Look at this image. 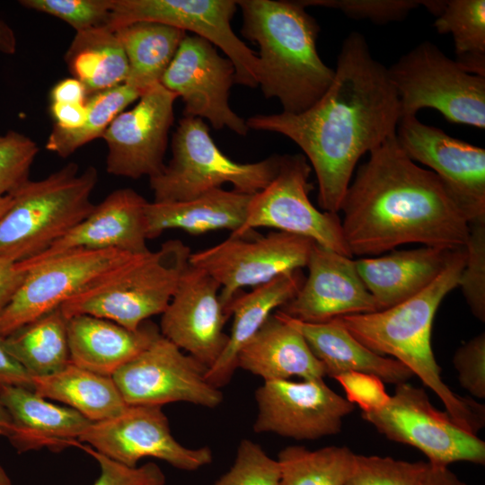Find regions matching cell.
Instances as JSON below:
<instances>
[{
    "label": "cell",
    "mask_w": 485,
    "mask_h": 485,
    "mask_svg": "<svg viewBox=\"0 0 485 485\" xmlns=\"http://www.w3.org/2000/svg\"><path fill=\"white\" fill-rule=\"evenodd\" d=\"M356 454L347 446L331 445L309 450L290 445L278 454L279 485H345Z\"/></svg>",
    "instance_id": "836d02e7"
},
{
    "label": "cell",
    "mask_w": 485,
    "mask_h": 485,
    "mask_svg": "<svg viewBox=\"0 0 485 485\" xmlns=\"http://www.w3.org/2000/svg\"><path fill=\"white\" fill-rule=\"evenodd\" d=\"M19 4L55 16L80 32L108 26L112 0H21Z\"/></svg>",
    "instance_id": "ab89813d"
},
{
    "label": "cell",
    "mask_w": 485,
    "mask_h": 485,
    "mask_svg": "<svg viewBox=\"0 0 485 485\" xmlns=\"http://www.w3.org/2000/svg\"><path fill=\"white\" fill-rule=\"evenodd\" d=\"M340 211L345 241L361 257L408 243L454 250L469 236L468 220L441 180L409 158L396 135L369 153Z\"/></svg>",
    "instance_id": "7a4b0ae2"
},
{
    "label": "cell",
    "mask_w": 485,
    "mask_h": 485,
    "mask_svg": "<svg viewBox=\"0 0 485 485\" xmlns=\"http://www.w3.org/2000/svg\"><path fill=\"white\" fill-rule=\"evenodd\" d=\"M256 433H275L296 440L335 435L354 404L331 390L323 379L266 381L255 392Z\"/></svg>",
    "instance_id": "ac0fdd59"
},
{
    "label": "cell",
    "mask_w": 485,
    "mask_h": 485,
    "mask_svg": "<svg viewBox=\"0 0 485 485\" xmlns=\"http://www.w3.org/2000/svg\"><path fill=\"white\" fill-rule=\"evenodd\" d=\"M190 253L181 240H169L155 251L133 254L87 284L60 309L67 319L88 314L137 330L164 312Z\"/></svg>",
    "instance_id": "5b68a950"
},
{
    "label": "cell",
    "mask_w": 485,
    "mask_h": 485,
    "mask_svg": "<svg viewBox=\"0 0 485 485\" xmlns=\"http://www.w3.org/2000/svg\"><path fill=\"white\" fill-rule=\"evenodd\" d=\"M17 40L13 29L0 19V52L13 55L16 52Z\"/></svg>",
    "instance_id": "816d5d0a"
},
{
    "label": "cell",
    "mask_w": 485,
    "mask_h": 485,
    "mask_svg": "<svg viewBox=\"0 0 485 485\" xmlns=\"http://www.w3.org/2000/svg\"><path fill=\"white\" fill-rule=\"evenodd\" d=\"M427 463L356 454L345 485H419Z\"/></svg>",
    "instance_id": "8d00e7d4"
},
{
    "label": "cell",
    "mask_w": 485,
    "mask_h": 485,
    "mask_svg": "<svg viewBox=\"0 0 485 485\" xmlns=\"http://www.w3.org/2000/svg\"><path fill=\"white\" fill-rule=\"evenodd\" d=\"M32 390L68 405L93 422L113 418L128 406L111 377L71 362L54 374L32 377Z\"/></svg>",
    "instance_id": "f546056e"
},
{
    "label": "cell",
    "mask_w": 485,
    "mask_h": 485,
    "mask_svg": "<svg viewBox=\"0 0 485 485\" xmlns=\"http://www.w3.org/2000/svg\"><path fill=\"white\" fill-rule=\"evenodd\" d=\"M313 243L309 238L279 231L254 239L250 235L230 236L216 245L190 253L189 263L219 283V299L225 311L242 288H253L306 267Z\"/></svg>",
    "instance_id": "8fae6325"
},
{
    "label": "cell",
    "mask_w": 485,
    "mask_h": 485,
    "mask_svg": "<svg viewBox=\"0 0 485 485\" xmlns=\"http://www.w3.org/2000/svg\"><path fill=\"white\" fill-rule=\"evenodd\" d=\"M251 196L219 188L188 201L147 202V240L168 229H181L194 235L222 229L234 233L246 219Z\"/></svg>",
    "instance_id": "f1b7e54d"
},
{
    "label": "cell",
    "mask_w": 485,
    "mask_h": 485,
    "mask_svg": "<svg viewBox=\"0 0 485 485\" xmlns=\"http://www.w3.org/2000/svg\"><path fill=\"white\" fill-rule=\"evenodd\" d=\"M401 107L388 67L375 59L363 34L343 40L333 80L300 113L255 115L249 129L279 133L304 152L318 182V203L338 214L359 159L396 135Z\"/></svg>",
    "instance_id": "6da1fadb"
},
{
    "label": "cell",
    "mask_w": 485,
    "mask_h": 485,
    "mask_svg": "<svg viewBox=\"0 0 485 485\" xmlns=\"http://www.w3.org/2000/svg\"><path fill=\"white\" fill-rule=\"evenodd\" d=\"M98 171L69 163L40 181H28L0 216V257L16 263L34 258L84 220L95 204Z\"/></svg>",
    "instance_id": "8992f818"
},
{
    "label": "cell",
    "mask_w": 485,
    "mask_h": 485,
    "mask_svg": "<svg viewBox=\"0 0 485 485\" xmlns=\"http://www.w3.org/2000/svg\"><path fill=\"white\" fill-rule=\"evenodd\" d=\"M362 418L387 438L419 450L430 464L485 463L484 441L436 409L423 388L408 382L396 384L385 407L362 412Z\"/></svg>",
    "instance_id": "30bf717a"
},
{
    "label": "cell",
    "mask_w": 485,
    "mask_h": 485,
    "mask_svg": "<svg viewBox=\"0 0 485 485\" xmlns=\"http://www.w3.org/2000/svg\"><path fill=\"white\" fill-rule=\"evenodd\" d=\"M234 66L207 40L186 35L160 84L181 97L184 117L207 119L216 129L227 128L240 136L249 130L246 121L229 105Z\"/></svg>",
    "instance_id": "2e32d148"
},
{
    "label": "cell",
    "mask_w": 485,
    "mask_h": 485,
    "mask_svg": "<svg viewBox=\"0 0 485 485\" xmlns=\"http://www.w3.org/2000/svg\"><path fill=\"white\" fill-rule=\"evenodd\" d=\"M13 203L11 196L0 197V216H3Z\"/></svg>",
    "instance_id": "db71d44e"
},
{
    "label": "cell",
    "mask_w": 485,
    "mask_h": 485,
    "mask_svg": "<svg viewBox=\"0 0 485 485\" xmlns=\"http://www.w3.org/2000/svg\"><path fill=\"white\" fill-rule=\"evenodd\" d=\"M452 249L422 246L355 260L379 310L392 307L428 287L445 269Z\"/></svg>",
    "instance_id": "d4e9b609"
},
{
    "label": "cell",
    "mask_w": 485,
    "mask_h": 485,
    "mask_svg": "<svg viewBox=\"0 0 485 485\" xmlns=\"http://www.w3.org/2000/svg\"><path fill=\"white\" fill-rule=\"evenodd\" d=\"M80 448L90 454L99 463L101 474L93 485H165V475L154 463L129 467L114 461L89 445Z\"/></svg>",
    "instance_id": "7bdbcfd3"
},
{
    "label": "cell",
    "mask_w": 485,
    "mask_h": 485,
    "mask_svg": "<svg viewBox=\"0 0 485 485\" xmlns=\"http://www.w3.org/2000/svg\"><path fill=\"white\" fill-rule=\"evenodd\" d=\"M2 385L21 386L32 390L31 376L5 349L0 337V386Z\"/></svg>",
    "instance_id": "bcb514c9"
},
{
    "label": "cell",
    "mask_w": 485,
    "mask_h": 485,
    "mask_svg": "<svg viewBox=\"0 0 485 485\" xmlns=\"http://www.w3.org/2000/svg\"><path fill=\"white\" fill-rule=\"evenodd\" d=\"M275 313L303 335L314 356L322 363L326 375L333 378L341 373L357 371L395 384L413 376L411 371L398 360L380 356L360 343L337 319L309 323L290 318L278 310Z\"/></svg>",
    "instance_id": "83f0119b"
},
{
    "label": "cell",
    "mask_w": 485,
    "mask_h": 485,
    "mask_svg": "<svg viewBox=\"0 0 485 485\" xmlns=\"http://www.w3.org/2000/svg\"><path fill=\"white\" fill-rule=\"evenodd\" d=\"M419 485H467L447 466H437L427 463Z\"/></svg>",
    "instance_id": "f907efd6"
},
{
    "label": "cell",
    "mask_w": 485,
    "mask_h": 485,
    "mask_svg": "<svg viewBox=\"0 0 485 485\" xmlns=\"http://www.w3.org/2000/svg\"><path fill=\"white\" fill-rule=\"evenodd\" d=\"M79 442L129 467L144 457H154L191 472L213 461L208 446L189 448L174 438L161 406L128 405L113 418L93 422Z\"/></svg>",
    "instance_id": "5bb4252c"
},
{
    "label": "cell",
    "mask_w": 485,
    "mask_h": 485,
    "mask_svg": "<svg viewBox=\"0 0 485 485\" xmlns=\"http://www.w3.org/2000/svg\"><path fill=\"white\" fill-rule=\"evenodd\" d=\"M280 467L261 446L242 439L230 469L210 485H279Z\"/></svg>",
    "instance_id": "74e56055"
},
{
    "label": "cell",
    "mask_w": 485,
    "mask_h": 485,
    "mask_svg": "<svg viewBox=\"0 0 485 485\" xmlns=\"http://www.w3.org/2000/svg\"><path fill=\"white\" fill-rule=\"evenodd\" d=\"M0 399L13 423L8 439L19 453L80 447L79 437L93 423L75 410L49 402L24 387L2 385Z\"/></svg>",
    "instance_id": "603a6c76"
},
{
    "label": "cell",
    "mask_w": 485,
    "mask_h": 485,
    "mask_svg": "<svg viewBox=\"0 0 485 485\" xmlns=\"http://www.w3.org/2000/svg\"><path fill=\"white\" fill-rule=\"evenodd\" d=\"M266 381L323 379L322 363L314 356L303 335L272 313L260 330L241 348L237 368Z\"/></svg>",
    "instance_id": "484cf974"
},
{
    "label": "cell",
    "mask_w": 485,
    "mask_h": 485,
    "mask_svg": "<svg viewBox=\"0 0 485 485\" xmlns=\"http://www.w3.org/2000/svg\"><path fill=\"white\" fill-rule=\"evenodd\" d=\"M208 367L160 335L111 378L128 405L189 402L215 409L223 401L206 375Z\"/></svg>",
    "instance_id": "7c38bea8"
},
{
    "label": "cell",
    "mask_w": 485,
    "mask_h": 485,
    "mask_svg": "<svg viewBox=\"0 0 485 485\" xmlns=\"http://www.w3.org/2000/svg\"><path fill=\"white\" fill-rule=\"evenodd\" d=\"M234 0H112L108 27L113 31L137 22H154L190 31L220 48L234 66V83L258 86V55L231 27Z\"/></svg>",
    "instance_id": "4fadbf2b"
},
{
    "label": "cell",
    "mask_w": 485,
    "mask_h": 485,
    "mask_svg": "<svg viewBox=\"0 0 485 485\" xmlns=\"http://www.w3.org/2000/svg\"><path fill=\"white\" fill-rule=\"evenodd\" d=\"M131 255L118 250H80L27 269L23 281L0 314V337L60 307L98 276Z\"/></svg>",
    "instance_id": "e0dca14e"
},
{
    "label": "cell",
    "mask_w": 485,
    "mask_h": 485,
    "mask_svg": "<svg viewBox=\"0 0 485 485\" xmlns=\"http://www.w3.org/2000/svg\"><path fill=\"white\" fill-rule=\"evenodd\" d=\"M220 289L209 274L189 263L160 322L163 337L208 368L228 341L224 326L230 316L219 299Z\"/></svg>",
    "instance_id": "ffe728a7"
},
{
    "label": "cell",
    "mask_w": 485,
    "mask_h": 485,
    "mask_svg": "<svg viewBox=\"0 0 485 485\" xmlns=\"http://www.w3.org/2000/svg\"><path fill=\"white\" fill-rule=\"evenodd\" d=\"M87 97L83 84L74 77L59 81L50 93L51 102L85 103Z\"/></svg>",
    "instance_id": "681fc988"
},
{
    "label": "cell",
    "mask_w": 485,
    "mask_h": 485,
    "mask_svg": "<svg viewBox=\"0 0 485 485\" xmlns=\"http://www.w3.org/2000/svg\"><path fill=\"white\" fill-rule=\"evenodd\" d=\"M13 431V423L9 413L0 399V436L9 438Z\"/></svg>",
    "instance_id": "f5cc1de1"
},
{
    "label": "cell",
    "mask_w": 485,
    "mask_h": 485,
    "mask_svg": "<svg viewBox=\"0 0 485 485\" xmlns=\"http://www.w3.org/2000/svg\"><path fill=\"white\" fill-rule=\"evenodd\" d=\"M172 157L158 175L150 178L154 202L194 199L225 183L253 195L276 176L280 155L257 163H237L225 155L210 137L202 119L184 117L172 141Z\"/></svg>",
    "instance_id": "52a82bcc"
},
{
    "label": "cell",
    "mask_w": 485,
    "mask_h": 485,
    "mask_svg": "<svg viewBox=\"0 0 485 485\" xmlns=\"http://www.w3.org/2000/svg\"><path fill=\"white\" fill-rule=\"evenodd\" d=\"M466 260V249L454 250L443 272L424 290L392 307L336 318L373 352L394 357L441 400L453 421L476 435L484 425V406L454 392L442 380L431 333L435 314L456 287Z\"/></svg>",
    "instance_id": "3957f363"
},
{
    "label": "cell",
    "mask_w": 485,
    "mask_h": 485,
    "mask_svg": "<svg viewBox=\"0 0 485 485\" xmlns=\"http://www.w3.org/2000/svg\"><path fill=\"white\" fill-rule=\"evenodd\" d=\"M26 272L16 262L0 257V314L23 281Z\"/></svg>",
    "instance_id": "7dc6e473"
},
{
    "label": "cell",
    "mask_w": 485,
    "mask_h": 485,
    "mask_svg": "<svg viewBox=\"0 0 485 485\" xmlns=\"http://www.w3.org/2000/svg\"><path fill=\"white\" fill-rule=\"evenodd\" d=\"M241 32L260 47L258 85L284 112L300 113L327 91L334 69L320 57L315 19L300 1L240 0Z\"/></svg>",
    "instance_id": "277c9868"
},
{
    "label": "cell",
    "mask_w": 485,
    "mask_h": 485,
    "mask_svg": "<svg viewBox=\"0 0 485 485\" xmlns=\"http://www.w3.org/2000/svg\"><path fill=\"white\" fill-rule=\"evenodd\" d=\"M140 96L137 90L126 83L89 95L84 124L73 130L53 126L45 147L61 157L69 156L81 146L101 137L112 120Z\"/></svg>",
    "instance_id": "d590c367"
},
{
    "label": "cell",
    "mask_w": 485,
    "mask_h": 485,
    "mask_svg": "<svg viewBox=\"0 0 485 485\" xmlns=\"http://www.w3.org/2000/svg\"><path fill=\"white\" fill-rule=\"evenodd\" d=\"M67 321L58 307L1 337L2 342L31 378L48 375L70 362Z\"/></svg>",
    "instance_id": "d6a6232c"
},
{
    "label": "cell",
    "mask_w": 485,
    "mask_h": 485,
    "mask_svg": "<svg viewBox=\"0 0 485 485\" xmlns=\"http://www.w3.org/2000/svg\"><path fill=\"white\" fill-rule=\"evenodd\" d=\"M176 98L158 84L144 93L134 108L112 120L101 137L108 146L110 174L150 179L161 173Z\"/></svg>",
    "instance_id": "d6986e66"
},
{
    "label": "cell",
    "mask_w": 485,
    "mask_h": 485,
    "mask_svg": "<svg viewBox=\"0 0 485 485\" xmlns=\"http://www.w3.org/2000/svg\"><path fill=\"white\" fill-rule=\"evenodd\" d=\"M396 137L413 162L428 166L443 182L469 225L485 222V149L422 123L401 118Z\"/></svg>",
    "instance_id": "9a60e30c"
},
{
    "label": "cell",
    "mask_w": 485,
    "mask_h": 485,
    "mask_svg": "<svg viewBox=\"0 0 485 485\" xmlns=\"http://www.w3.org/2000/svg\"><path fill=\"white\" fill-rule=\"evenodd\" d=\"M453 363L462 387L479 399L485 397V334L477 335L454 353Z\"/></svg>",
    "instance_id": "ee69618b"
},
{
    "label": "cell",
    "mask_w": 485,
    "mask_h": 485,
    "mask_svg": "<svg viewBox=\"0 0 485 485\" xmlns=\"http://www.w3.org/2000/svg\"><path fill=\"white\" fill-rule=\"evenodd\" d=\"M306 267L308 276L298 293L278 309L288 317L320 323L380 311L352 258L314 242Z\"/></svg>",
    "instance_id": "44dd1931"
},
{
    "label": "cell",
    "mask_w": 485,
    "mask_h": 485,
    "mask_svg": "<svg viewBox=\"0 0 485 485\" xmlns=\"http://www.w3.org/2000/svg\"><path fill=\"white\" fill-rule=\"evenodd\" d=\"M0 485H13L4 468L0 463Z\"/></svg>",
    "instance_id": "11a10c76"
},
{
    "label": "cell",
    "mask_w": 485,
    "mask_h": 485,
    "mask_svg": "<svg viewBox=\"0 0 485 485\" xmlns=\"http://www.w3.org/2000/svg\"><path fill=\"white\" fill-rule=\"evenodd\" d=\"M160 335L157 326L147 321L132 331L103 318L75 315L67 321L70 362L111 377Z\"/></svg>",
    "instance_id": "cb8c5ba5"
},
{
    "label": "cell",
    "mask_w": 485,
    "mask_h": 485,
    "mask_svg": "<svg viewBox=\"0 0 485 485\" xmlns=\"http://www.w3.org/2000/svg\"><path fill=\"white\" fill-rule=\"evenodd\" d=\"M433 26L453 37L455 61L468 73L485 76V1L445 0Z\"/></svg>",
    "instance_id": "e575fe53"
},
{
    "label": "cell",
    "mask_w": 485,
    "mask_h": 485,
    "mask_svg": "<svg viewBox=\"0 0 485 485\" xmlns=\"http://www.w3.org/2000/svg\"><path fill=\"white\" fill-rule=\"evenodd\" d=\"M39 152L27 136L10 130L0 136V197L10 196L24 185Z\"/></svg>",
    "instance_id": "60d3db41"
},
{
    "label": "cell",
    "mask_w": 485,
    "mask_h": 485,
    "mask_svg": "<svg viewBox=\"0 0 485 485\" xmlns=\"http://www.w3.org/2000/svg\"><path fill=\"white\" fill-rule=\"evenodd\" d=\"M304 6L336 9L355 20H369L378 24L400 22L422 4V0H301Z\"/></svg>",
    "instance_id": "b9f144b4"
},
{
    "label": "cell",
    "mask_w": 485,
    "mask_h": 485,
    "mask_svg": "<svg viewBox=\"0 0 485 485\" xmlns=\"http://www.w3.org/2000/svg\"><path fill=\"white\" fill-rule=\"evenodd\" d=\"M65 60L88 96L124 84L128 74L121 42L108 26L76 32Z\"/></svg>",
    "instance_id": "1f68e13d"
},
{
    "label": "cell",
    "mask_w": 485,
    "mask_h": 485,
    "mask_svg": "<svg viewBox=\"0 0 485 485\" xmlns=\"http://www.w3.org/2000/svg\"><path fill=\"white\" fill-rule=\"evenodd\" d=\"M50 113L55 121V127L66 130H73L81 127L86 119V102H51Z\"/></svg>",
    "instance_id": "c3c4849f"
},
{
    "label": "cell",
    "mask_w": 485,
    "mask_h": 485,
    "mask_svg": "<svg viewBox=\"0 0 485 485\" xmlns=\"http://www.w3.org/2000/svg\"><path fill=\"white\" fill-rule=\"evenodd\" d=\"M344 389L347 400L357 404L362 412H373L385 407L390 400L384 382L377 376L357 371L341 373L333 377Z\"/></svg>",
    "instance_id": "f6af8a7d"
},
{
    "label": "cell",
    "mask_w": 485,
    "mask_h": 485,
    "mask_svg": "<svg viewBox=\"0 0 485 485\" xmlns=\"http://www.w3.org/2000/svg\"><path fill=\"white\" fill-rule=\"evenodd\" d=\"M388 72L401 118L432 108L450 122L485 128V76L468 73L434 43L414 47Z\"/></svg>",
    "instance_id": "ba28073f"
},
{
    "label": "cell",
    "mask_w": 485,
    "mask_h": 485,
    "mask_svg": "<svg viewBox=\"0 0 485 485\" xmlns=\"http://www.w3.org/2000/svg\"><path fill=\"white\" fill-rule=\"evenodd\" d=\"M312 167L302 154L280 155L274 179L251 196L246 219L230 236L246 237L254 228L269 227L309 238L341 255H353L338 214L318 210L311 202Z\"/></svg>",
    "instance_id": "9c48e42d"
},
{
    "label": "cell",
    "mask_w": 485,
    "mask_h": 485,
    "mask_svg": "<svg viewBox=\"0 0 485 485\" xmlns=\"http://www.w3.org/2000/svg\"><path fill=\"white\" fill-rule=\"evenodd\" d=\"M466 260L458 287L472 313L481 322L485 321V222L469 225Z\"/></svg>",
    "instance_id": "f35d334b"
},
{
    "label": "cell",
    "mask_w": 485,
    "mask_h": 485,
    "mask_svg": "<svg viewBox=\"0 0 485 485\" xmlns=\"http://www.w3.org/2000/svg\"><path fill=\"white\" fill-rule=\"evenodd\" d=\"M128 63L126 84L141 95L160 81L186 31L160 22H137L114 31Z\"/></svg>",
    "instance_id": "4dcf8cb0"
},
{
    "label": "cell",
    "mask_w": 485,
    "mask_h": 485,
    "mask_svg": "<svg viewBox=\"0 0 485 485\" xmlns=\"http://www.w3.org/2000/svg\"><path fill=\"white\" fill-rule=\"evenodd\" d=\"M304 279L302 269H295L255 287L251 292L240 291L234 296L225 309L227 314L234 317L226 347L206 375L212 385L220 389L229 383L237 368L241 348L275 309H279L295 296Z\"/></svg>",
    "instance_id": "4316f807"
},
{
    "label": "cell",
    "mask_w": 485,
    "mask_h": 485,
    "mask_svg": "<svg viewBox=\"0 0 485 485\" xmlns=\"http://www.w3.org/2000/svg\"><path fill=\"white\" fill-rule=\"evenodd\" d=\"M147 202L132 189L116 190L44 252L16 263L17 267L25 272L57 256L80 250H118L131 254L147 252L145 215Z\"/></svg>",
    "instance_id": "7402d4cb"
}]
</instances>
